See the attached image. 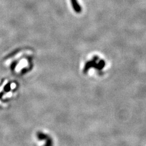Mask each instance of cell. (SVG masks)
<instances>
[{"label": "cell", "instance_id": "obj_4", "mask_svg": "<svg viewBox=\"0 0 146 146\" xmlns=\"http://www.w3.org/2000/svg\"><path fill=\"white\" fill-rule=\"evenodd\" d=\"M72 4V6L74 11L77 13H80L82 11V8L81 5L78 4L77 0H70Z\"/></svg>", "mask_w": 146, "mask_h": 146}, {"label": "cell", "instance_id": "obj_1", "mask_svg": "<svg viewBox=\"0 0 146 146\" xmlns=\"http://www.w3.org/2000/svg\"><path fill=\"white\" fill-rule=\"evenodd\" d=\"M35 53L32 49L22 47L16 49L3 59V66L11 74L23 76L31 72L35 65Z\"/></svg>", "mask_w": 146, "mask_h": 146}, {"label": "cell", "instance_id": "obj_2", "mask_svg": "<svg viewBox=\"0 0 146 146\" xmlns=\"http://www.w3.org/2000/svg\"><path fill=\"white\" fill-rule=\"evenodd\" d=\"M20 85L15 80L0 77V109H5L17 97Z\"/></svg>", "mask_w": 146, "mask_h": 146}, {"label": "cell", "instance_id": "obj_3", "mask_svg": "<svg viewBox=\"0 0 146 146\" xmlns=\"http://www.w3.org/2000/svg\"><path fill=\"white\" fill-rule=\"evenodd\" d=\"M34 139L39 145L51 146L54 144V139L50 133L43 130H39L35 132Z\"/></svg>", "mask_w": 146, "mask_h": 146}]
</instances>
